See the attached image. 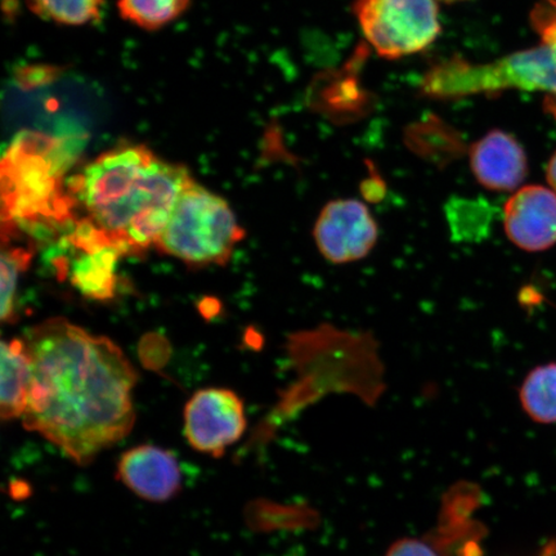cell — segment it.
Here are the masks:
<instances>
[{
  "instance_id": "cell-11",
  "label": "cell",
  "mask_w": 556,
  "mask_h": 556,
  "mask_svg": "<svg viewBox=\"0 0 556 556\" xmlns=\"http://www.w3.org/2000/svg\"><path fill=\"white\" fill-rule=\"evenodd\" d=\"M470 166L478 182L491 191H516L528 176L523 146L500 129L489 131L471 146Z\"/></svg>"
},
{
  "instance_id": "cell-22",
  "label": "cell",
  "mask_w": 556,
  "mask_h": 556,
  "mask_svg": "<svg viewBox=\"0 0 556 556\" xmlns=\"http://www.w3.org/2000/svg\"><path fill=\"white\" fill-rule=\"evenodd\" d=\"M442 2L454 3V2H463V0H442Z\"/></svg>"
},
{
  "instance_id": "cell-19",
  "label": "cell",
  "mask_w": 556,
  "mask_h": 556,
  "mask_svg": "<svg viewBox=\"0 0 556 556\" xmlns=\"http://www.w3.org/2000/svg\"><path fill=\"white\" fill-rule=\"evenodd\" d=\"M386 556H438L432 546L420 540L402 539L389 548Z\"/></svg>"
},
{
  "instance_id": "cell-18",
  "label": "cell",
  "mask_w": 556,
  "mask_h": 556,
  "mask_svg": "<svg viewBox=\"0 0 556 556\" xmlns=\"http://www.w3.org/2000/svg\"><path fill=\"white\" fill-rule=\"evenodd\" d=\"M531 24L541 43L551 51L556 66V0H539L531 12Z\"/></svg>"
},
{
  "instance_id": "cell-5",
  "label": "cell",
  "mask_w": 556,
  "mask_h": 556,
  "mask_svg": "<svg viewBox=\"0 0 556 556\" xmlns=\"http://www.w3.org/2000/svg\"><path fill=\"white\" fill-rule=\"evenodd\" d=\"M243 235L227 201L192 180L174 205L156 247L190 266H224Z\"/></svg>"
},
{
  "instance_id": "cell-8",
  "label": "cell",
  "mask_w": 556,
  "mask_h": 556,
  "mask_svg": "<svg viewBox=\"0 0 556 556\" xmlns=\"http://www.w3.org/2000/svg\"><path fill=\"white\" fill-rule=\"evenodd\" d=\"M313 238L326 261L346 264L364 260L372 252L379 227L363 201L339 199L324 206Z\"/></svg>"
},
{
  "instance_id": "cell-3",
  "label": "cell",
  "mask_w": 556,
  "mask_h": 556,
  "mask_svg": "<svg viewBox=\"0 0 556 556\" xmlns=\"http://www.w3.org/2000/svg\"><path fill=\"white\" fill-rule=\"evenodd\" d=\"M81 138L23 131L2 159V235H41L73 224L76 205L65 176Z\"/></svg>"
},
{
  "instance_id": "cell-21",
  "label": "cell",
  "mask_w": 556,
  "mask_h": 556,
  "mask_svg": "<svg viewBox=\"0 0 556 556\" xmlns=\"http://www.w3.org/2000/svg\"><path fill=\"white\" fill-rule=\"evenodd\" d=\"M536 556H556V541L548 542Z\"/></svg>"
},
{
  "instance_id": "cell-15",
  "label": "cell",
  "mask_w": 556,
  "mask_h": 556,
  "mask_svg": "<svg viewBox=\"0 0 556 556\" xmlns=\"http://www.w3.org/2000/svg\"><path fill=\"white\" fill-rule=\"evenodd\" d=\"M190 0H119L124 20L146 30H156L178 18Z\"/></svg>"
},
{
  "instance_id": "cell-6",
  "label": "cell",
  "mask_w": 556,
  "mask_h": 556,
  "mask_svg": "<svg viewBox=\"0 0 556 556\" xmlns=\"http://www.w3.org/2000/svg\"><path fill=\"white\" fill-rule=\"evenodd\" d=\"M353 13L368 43L388 60L427 50L442 30L435 0H354Z\"/></svg>"
},
{
  "instance_id": "cell-17",
  "label": "cell",
  "mask_w": 556,
  "mask_h": 556,
  "mask_svg": "<svg viewBox=\"0 0 556 556\" xmlns=\"http://www.w3.org/2000/svg\"><path fill=\"white\" fill-rule=\"evenodd\" d=\"M10 247L3 243L2 248V304H0V316L3 323L11 321L13 312H15V299L20 274L29 267L31 261V249L23 247Z\"/></svg>"
},
{
  "instance_id": "cell-4",
  "label": "cell",
  "mask_w": 556,
  "mask_h": 556,
  "mask_svg": "<svg viewBox=\"0 0 556 556\" xmlns=\"http://www.w3.org/2000/svg\"><path fill=\"white\" fill-rule=\"evenodd\" d=\"M421 93L435 100L472 94L496 96L518 89L545 96V110L556 119V66L545 45L514 52L489 64L452 58L424 75Z\"/></svg>"
},
{
  "instance_id": "cell-9",
  "label": "cell",
  "mask_w": 556,
  "mask_h": 556,
  "mask_svg": "<svg viewBox=\"0 0 556 556\" xmlns=\"http://www.w3.org/2000/svg\"><path fill=\"white\" fill-rule=\"evenodd\" d=\"M507 238L528 253L556 245V192L547 187H520L504 205Z\"/></svg>"
},
{
  "instance_id": "cell-7",
  "label": "cell",
  "mask_w": 556,
  "mask_h": 556,
  "mask_svg": "<svg viewBox=\"0 0 556 556\" xmlns=\"http://www.w3.org/2000/svg\"><path fill=\"white\" fill-rule=\"evenodd\" d=\"M247 426L243 402L229 389H201L185 407V437L200 454L224 456L241 440Z\"/></svg>"
},
{
  "instance_id": "cell-20",
  "label": "cell",
  "mask_w": 556,
  "mask_h": 556,
  "mask_svg": "<svg viewBox=\"0 0 556 556\" xmlns=\"http://www.w3.org/2000/svg\"><path fill=\"white\" fill-rule=\"evenodd\" d=\"M546 179L551 189L556 192V151L546 166Z\"/></svg>"
},
{
  "instance_id": "cell-10",
  "label": "cell",
  "mask_w": 556,
  "mask_h": 556,
  "mask_svg": "<svg viewBox=\"0 0 556 556\" xmlns=\"http://www.w3.org/2000/svg\"><path fill=\"white\" fill-rule=\"evenodd\" d=\"M116 478L138 497L165 503L182 489V472L170 451L141 444L125 451L117 462Z\"/></svg>"
},
{
  "instance_id": "cell-2",
  "label": "cell",
  "mask_w": 556,
  "mask_h": 556,
  "mask_svg": "<svg viewBox=\"0 0 556 556\" xmlns=\"http://www.w3.org/2000/svg\"><path fill=\"white\" fill-rule=\"evenodd\" d=\"M184 165L157 157L143 144H119L67 179L85 217L125 255L156 245L180 193L192 182Z\"/></svg>"
},
{
  "instance_id": "cell-14",
  "label": "cell",
  "mask_w": 556,
  "mask_h": 556,
  "mask_svg": "<svg viewBox=\"0 0 556 556\" xmlns=\"http://www.w3.org/2000/svg\"><path fill=\"white\" fill-rule=\"evenodd\" d=\"M519 397L521 407L532 420L556 422V364L539 366L528 374Z\"/></svg>"
},
{
  "instance_id": "cell-13",
  "label": "cell",
  "mask_w": 556,
  "mask_h": 556,
  "mask_svg": "<svg viewBox=\"0 0 556 556\" xmlns=\"http://www.w3.org/2000/svg\"><path fill=\"white\" fill-rule=\"evenodd\" d=\"M2 386H0V413L3 420L23 417L31 380V361L24 340H3L0 351Z\"/></svg>"
},
{
  "instance_id": "cell-16",
  "label": "cell",
  "mask_w": 556,
  "mask_h": 556,
  "mask_svg": "<svg viewBox=\"0 0 556 556\" xmlns=\"http://www.w3.org/2000/svg\"><path fill=\"white\" fill-rule=\"evenodd\" d=\"M103 0H29L40 17L62 25H85L99 18Z\"/></svg>"
},
{
  "instance_id": "cell-1",
  "label": "cell",
  "mask_w": 556,
  "mask_h": 556,
  "mask_svg": "<svg viewBox=\"0 0 556 556\" xmlns=\"http://www.w3.org/2000/svg\"><path fill=\"white\" fill-rule=\"evenodd\" d=\"M24 342L31 361L27 430L79 465L130 433L137 374L119 346L64 318L34 326Z\"/></svg>"
},
{
  "instance_id": "cell-12",
  "label": "cell",
  "mask_w": 556,
  "mask_h": 556,
  "mask_svg": "<svg viewBox=\"0 0 556 556\" xmlns=\"http://www.w3.org/2000/svg\"><path fill=\"white\" fill-rule=\"evenodd\" d=\"M67 253L58 252L53 266L62 277H67L83 296L93 301H109L115 295L116 264L124 252L119 247L108 245L93 250H78L61 241Z\"/></svg>"
}]
</instances>
